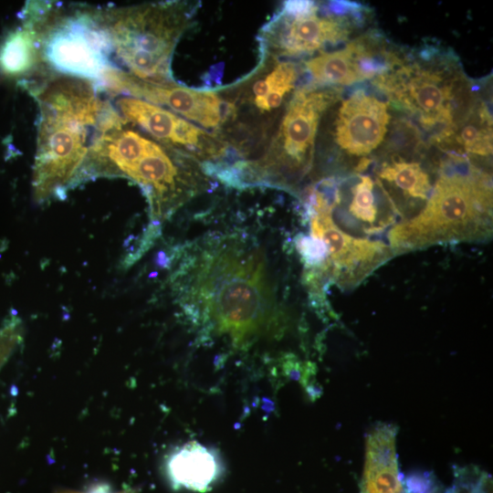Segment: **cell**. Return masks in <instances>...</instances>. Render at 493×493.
<instances>
[{
  "instance_id": "obj_1",
  "label": "cell",
  "mask_w": 493,
  "mask_h": 493,
  "mask_svg": "<svg viewBox=\"0 0 493 493\" xmlns=\"http://www.w3.org/2000/svg\"><path fill=\"white\" fill-rule=\"evenodd\" d=\"M191 273L184 306L206 328L236 347L281 333L284 313L258 251L224 244L206 250Z\"/></svg>"
},
{
  "instance_id": "obj_2",
  "label": "cell",
  "mask_w": 493,
  "mask_h": 493,
  "mask_svg": "<svg viewBox=\"0 0 493 493\" xmlns=\"http://www.w3.org/2000/svg\"><path fill=\"white\" fill-rule=\"evenodd\" d=\"M26 89L39 110L33 198L37 204L63 200L110 103L93 83L62 75Z\"/></svg>"
},
{
  "instance_id": "obj_3",
  "label": "cell",
  "mask_w": 493,
  "mask_h": 493,
  "mask_svg": "<svg viewBox=\"0 0 493 493\" xmlns=\"http://www.w3.org/2000/svg\"><path fill=\"white\" fill-rule=\"evenodd\" d=\"M129 126L110 105L96 131L74 187L86 181L123 177L136 183L149 203L151 216H170L194 191L184 156Z\"/></svg>"
},
{
  "instance_id": "obj_4",
  "label": "cell",
  "mask_w": 493,
  "mask_h": 493,
  "mask_svg": "<svg viewBox=\"0 0 493 493\" xmlns=\"http://www.w3.org/2000/svg\"><path fill=\"white\" fill-rule=\"evenodd\" d=\"M371 84L443 151L479 87L452 50L432 44L402 48L393 67Z\"/></svg>"
},
{
  "instance_id": "obj_5",
  "label": "cell",
  "mask_w": 493,
  "mask_h": 493,
  "mask_svg": "<svg viewBox=\"0 0 493 493\" xmlns=\"http://www.w3.org/2000/svg\"><path fill=\"white\" fill-rule=\"evenodd\" d=\"M393 256L492 236V180L488 171L456 155L441 161L429 198L413 217L387 234Z\"/></svg>"
},
{
  "instance_id": "obj_6",
  "label": "cell",
  "mask_w": 493,
  "mask_h": 493,
  "mask_svg": "<svg viewBox=\"0 0 493 493\" xmlns=\"http://www.w3.org/2000/svg\"><path fill=\"white\" fill-rule=\"evenodd\" d=\"M113 53L131 76L151 83H175L171 64L191 12L179 3L96 8Z\"/></svg>"
},
{
  "instance_id": "obj_7",
  "label": "cell",
  "mask_w": 493,
  "mask_h": 493,
  "mask_svg": "<svg viewBox=\"0 0 493 493\" xmlns=\"http://www.w3.org/2000/svg\"><path fill=\"white\" fill-rule=\"evenodd\" d=\"M21 18L37 32L42 61L62 76L89 81L100 90L105 73L115 66L110 37L95 8L67 13L48 2H27Z\"/></svg>"
},
{
  "instance_id": "obj_8",
  "label": "cell",
  "mask_w": 493,
  "mask_h": 493,
  "mask_svg": "<svg viewBox=\"0 0 493 493\" xmlns=\"http://www.w3.org/2000/svg\"><path fill=\"white\" fill-rule=\"evenodd\" d=\"M342 88L302 86L289 100L276 135L249 168V181L283 188L296 187L311 171L321 119Z\"/></svg>"
},
{
  "instance_id": "obj_9",
  "label": "cell",
  "mask_w": 493,
  "mask_h": 493,
  "mask_svg": "<svg viewBox=\"0 0 493 493\" xmlns=\"http://www.w3.org/2000/svg\"><path fill=\"white\" fill-rule=\"evenodd\" d=\"M371 13L365 5L350 1H287L263 27L261 44L280 56L321 53L361 34Z\"/></svg>"
},
{
  "instance_id": "obj_10",
  "label": "cell",
  "mask_w": 493,
  "mask_h": 493,
  "mask_svg": "<svg viewBox=\"0 0 493 493\" xmlns=\"http://www.w3.org/2000/svg\"><path fill=\"white\" fill-rule=\"evenodd\" d=\"M303 202L325 211L336 226L360 237L390 230L399 217L379 180L363 173L320 178L305 189Z\"/></svg>"
},
{
  "instance_id": "obj_11",
  "label": "cell",
  "mask_w": 493,
  "mask_h": 493,
  "mask_svg": "<svg viewBox=\"0 0 493 493\" xmlns=\"http://www.w3.org/2000/svg\"><path fill=\"white\" fill-rule=\"evenodd\" d=\"M333 108L330 136L341 163L340 175L362 173L385 141L392 118L390 103L374 87L372 90L359 86L346 97L341 93Z\"/></svg>"
},
{
  "instance_id": "obj_12",
  "label": "cell",
  "mask_w": 493,
  "mask_h": 493,
  "mask_svg": "<svg viewBox=\"0 0 493 493\" xmlns=\"http://www.w3.org/2000/svg\"><path fill=\"white\" fill-rule=\"evenodd\" d=\"M305 207L311 236L319 239L325 248V260L320 272L312 278L314 282L326 278L341 289H353L393 257L388 244L350 235L336 226L325 211Z\"/></svg>"
},
{
  "instance_id": "obj_13",
  "label": "cell",
  "mask_w": 493,
  "mask_h": 493,
  "mask_svg": "<svg viewBox=\"0 0 493 493\" xmlns=\"http://www.w3.org/2000/svg\"><path fill=\"white\" fill-rule=\"evenodd\" d=\"M396 47L379 30L370 28L349 40L342 47L324 51L304 63L312 84L341 88L372 82L397 61Z\"/></svg>"
},
{
  "instance_id": "obj_14",
  "label": "cell",
  "mask_w": 493,
  "mask_h": 493,
  "mask_svg": "<svg viewBox=\"0 0 493 493\" xmlns=\"http://www.w3.org/2000/svg\"><path fill=\"white\" fill-rule=\"evenodd\" d=\"M100 89L166 106L205 128H219L236 113L235 105L222 100L215 92L177 83L146 82L117 67L105 73Z\"/></svg>"
},
{
  "instance_id": "obj_15",
  "label": "cell",
  "mask_w": 493,
  "mask_h": 493,
  "mask_svg": "<svg viewBox=\"0 0 493 493\" xmlns=\"http://www.w3.org/2000/svg\"><path fill=\"white\" fill-rule=\"evenodd\" d=\"M114 108L127 121L184 154L213 159L224 152V147L212 140L209 133L161 106L120 95Z\"/></svg>"
},
{
  "instance_id": "obj_16",
  "label": "cell",
  "mask_w": 493,
  "mask_h": 493,
  "mask_svg": "<svg viewBox=\"0 0 493 493\" xmlns=\"http://www.w3.org/2000/svg\"><path fill=\"white\" fill-rule=\"evenodd\" d=\"M375 177L391 198L401 220L415 215L430 196L431 173L419 160L393 154L375 168Z\"/></svg>"
},
{
  "instance_id": "obj_17",
  "label": "cell",
  "mask_w": 493,
  "mask_h": 493,
  "mask_svg": "<svg viewBox=\"0 0 493 493\" xmlns=\"http://www.w3.org/2000/svg\"><path fill=\"white\" fill-rule=\"evenodd\" d=\"M396 435V426L388 423H378L368 432L360 493H404Z\"/></svg>"
},
{
  "instance_id": "obj_18",
  "label": "cell",
  "mask_w": 493,
  "mask_h": 493,
  "mask_svg": "<svg viewBox=\"0 0 493 493\" xmlns=\"http://www.w3.org/2000/svg\"><path fill=\"white\" fill-rule=\"evenodd\" d=\"M223 473L217 453L194 441L175 448L165 461L166 477L175 489L207 491Z\"/></svg>"
},
{
  "instance_id": "obj_19",
  "label": "cell",
  "mask_w": 493,
  "mask_h": 493,
  "mask_svg": "<svg viewBox=\"0 0 493 493\" xmlns=\"http://www.w3.org/2000/svg\"><path fill=\"white\" fill-rule=\"evenodd\" d=\"M445 152L474 163L491 158L492 114L488 102L481 95V85L456 125Z\"/></svg>"
},
{
  "instance_id": "obj_20",
  "label": "cell",
  "mask_w": 493,
  "mask_h": 493,
  "mask_svg": "<svg viewBox=\"0 0 493 493\" xmlns=\"http://www.w3.org/2000/svg\"><path fill=\"white\" fill-rule=\"evenodd\" d=\"M40 60L37 32L26 22L8 33L0 45V69L9 77H26Z\"/></svg>"
},
{
  "instance_id": "obj_21",
  "label": "cell",
  "mask_w": 493,
  "mask_h": 493,
  "mask_svg": "<svg viewBox=\"0 0 493 493\" xmlns=\"http://www.w3.org/2000/svg\"><path fill=\"white\" fill-rule=\"evenodd\" d=\"M300 69L290 61L278 62L267 75L257 79L251 88L255 108L262 113H273L294 89Z\"/></svg>"
},
{
  "instance_id": "obj_22",
  "label": "cell",
  "mask_w": 493,
  "mask_h": 493,
  "mask_svg": "<svg viewBox=\"0 0 493 493\" xmlns=\"http://www.w3.org/2000/svg\"><path fill=\"white\" fill-rule=\"evenodd\" d=\"M23 324L18 318L9 319L0 328V370L23 340Z\"/></svg>"
}]
</instances>
